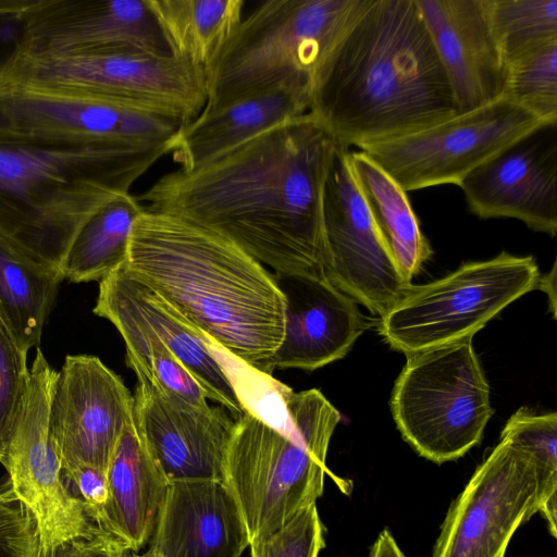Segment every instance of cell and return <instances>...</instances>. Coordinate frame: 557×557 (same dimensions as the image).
Wrapping results in <instances>:
<instances>
[{
    "label": "cell",
    "instance_id": "obj_1",
    "mask_svg": "<svg viewBox=\"0 0 557 557\" xmlns=\"http://www.w3.org/2000/svg\"><path fill=\"white\" fill-rule=\"evenodd\" d=\"M339 145L312 114L288 120L137 199L225 236L280 275H324L323 196Z\"/></svg>",
    "mask_w": 557,
    "mask_h": 557
},
{
    "label": "cell",
    "instance_id": "obj_2",
    "mask_svg": "<svg viewBox=\"0 0 557 557\" xmlns=\"http://www.w3.org/2000/svg\"><path fill=\"white\" fill-rule=\"evenodd\" d=\"M310 114L361 148L459 113L416 0H370L325 62Z\"/></svg>",
    "mask_w": 557,
    "mask_h": 557
},
{
    "label": "cell",
    "instance_id": "obj_3",
    "mask_svg": "<svg viewBox=\"0 0 557 557\" xmlns=\"http://www.w3.org/2000/svg\"><path fill=\"white\" fill-rule=\"evenodd\" d=\"M124 270L211 342L271 374L284 333L274 275L235 243L189 220L144 207Z\"/></svg>",
    "mask_w": 557,
    "mask_h": 557
},
{
    "label": "cell",
    "instance_id": "obj_4",
    "mask_svg": "<svg viewBox=\"0 0 557 557\" xmlns=\"http://www.w3.org/2000/svg\"><path fill=\"white\" fill-rule=\"evenodd\" d=\"M171 141L132 144L0 134V237L60 270L85 221L171 153Z\"/></svg>",
    "mask_w": 557,
    "mask_h": 557
},
{
    "label": "cell",
    "instance_id": "obj_5",
    "mask_svg": "<svg viewBox=\"0 0 557 557\" xmlns=\"http://www.w3.org/2000/svg\"><path fill=\"white\" fill-rule=\"evenodd\" d=\"M289 423L276 429L245 411L227 446L224 476L243 513L250 542L277 531L302 508L317 504L325 473L341 491L348 482L326 468L339 411L317 388L285 394Z\"/></svg>",
    "mask_w": 557,
    "mask_h": 557
},
{
    "label": "cell",
    "instance_id": "obj_6",
    "mask_svg": "<svg viewBox=\"0 0 557 557\" xmlns=\"http://www.w3.org/2000/svg\"><path fill=\"white\" fill-rule=\"evenodd\" d=\"M370 0H269L235 29L206 71L211 111L288 87L312 99L321 69Z\"/></svg>",
    "mask_w": 557,
    "mask_h": 557
},
{
    "label": "cell",
    "instance_id": "obj_7",
    "mask_svg": "<svg viewBox=\"0 0 557 557\" xmlns=\"http://www.w3.org/2000/svg\"><path fill=\"white\" fill-rule=\"evenodd\" d=\"M11 91L111 100L185 124L202 111L207 81L202 67L143 50L54 54L15 48L0 69V94Z\"/></svg>",
    "mask_w": 557,
    "mask_h": 557
},
{
    "label": "cell",
    "instance_id": "obj_8",
    "mask_svg": "<svg viewBox=\"0 0 557 557\" xmlns=\"http://www.w3.org/2000/svg\"><path fill=\"white\" fill-rule=\"evenodd\" d=\"M391 410L403 438L432 462L459 459L480 444L494 410L472 338L407 356Z\"/></svg>",
    "mask_w": 557,
    "mask_h": 557
},
{
    "label": "cell",
    "instance_id": "obj_9",
    "mask_svg": "<svg viewBox=\"0 0 557 557\" xmlns=\"http://www.w3.org/2000/svg\"><path fill=\"white\" fill-rule=\"evenodd\" d=\"M532 256H498L463 263L448 275L410 285L379 322V333L406 357L467 338L508 305L536 288Z\"/></svg>",
    "mask_w": 557,
    "mask_h": 557
},
{
    "label": "cell",
    "instance_id": "obj_10",
    "mask_svg": "<svg viewBox=\"0 0 557 557\" xmlns=\"http://www.w3.org/2000/svg\"><path fill=\"white\" fill-rule=\"evenodd\" d=\"M57 371L37 348L3 466L10 488L32 515L39 555L48 557L100 529L69 487L50 431V400Z\"/></svg>",
    "mask_w": 557,
    "mask_h": 557
},
{
    "label": "cell",
    "instance_id": "obj_11",
    "mask_svg": "<svg viewBox=\"0 0 557 557\" xmlns=\"http://www.w3.org/2000/svg\"><path fill=\"white\" fill-rule=\"evenodd\" d=\"M544 125L547 124L503 97L359 150L407 193L438 185L459 186L479 165Z\"/></svg>",
    "mask_w": 557,
    "mask_h": 557
},
{
    "label": "cell",
    "instance_id": "obj_12",
    "mask_svg": "<svg viewBox=\"0 0 557 557\" xmlns=\"http://www.w3.org/2000/svg\"><path fill=\"white\" fill-rule=\"evenodd\" d=\"M539 509L531 457L499 438L450 504L432 557H505L516 531Z\"/></svg>",
    "mask_w": 557,
    "mask_h": 557
},
{
    "label": "cell",
    "instance_id": "obj_13",
    "mask_svg": "<svg viewBox=\"0 0 557 557\" xmlns=\"http://www.w3.org/2000/svg\"><path fill=\"white\" fill-rule=\"evenodd\" d=\"M350 149L339 146L323 196V274L372 314L383 317L411 285L401 275L358 187Z\"/></svg>",
    "mask_w": 557,
    "mask_h": 557
},
{
    "label": "cell",
    "instance_id": "obj_14",
    "mask_svg": "<svg viewBox=\"0 0 557 557\" xmlns=\"http://www.w3.org/2000/svg\"><path fill=\"white\" fill-rule=\"evenodd\" d=\"M133 404L122 379L98 357L66 356L50 400V431L62 471L88 466L107 472L133 418Z\"/></svg>",
    "mask_w": 557,
    "mask_h": 557
},
{
    "label": "cell",
    "instance_id": "obj_15",
    "mask_svg": "<svg viewBox=\"0 0 557 557\" xmlns=\"http://www.w3.org/2000/svg\"><path fill=\"white\" fill-rule=\"evenodd\" d=\"M133 421L166 481L223 480L235 417L199 407L137 377Z\"/></svg>",
    "mask_w": 557,
    "mask_h": 557
},
{
    "label": "cell",
    "instance_id": "obj_16",
    "mask_svg": "<svg viewBox=\"0 0 557 557\" xmlns=\"http://www.w3.org/2000/svg\"><path fill=\"white\" fill-rule=\"evenodd\" d=\"M15 48L54 54L135 49L172 55L147 0H33Z\"/></svg>",
    "mask_w": 557,
    "mask_h": 557
},
{
    "label": "cell",
    "instance_id": "obj_17",
    "mask_svg": "<svg viewBox=\"0 0 557 557\" xmlns=\"http://www.w3.org/2000/svg\"><path fill=\"white\" fill-rule=\"evenodd\" d=\"M556 126L537 128L465 177L459 187L472 214L517 219L535 232L556 235Z\"/></svg>",
    "mask_w": 557,
    "mask_h": 557
},
{
    "label": "cell",
    "instance_id": "obj_18",
    "mask_svg": "<svg viewBox=\"0 0 557 557\" xmlns=\"http://www.w3.org/2000/svg\"><path fill=\"white\" fill-rule=\"evenodd\" d=\"M17 132L83 140L159 144L170 141L183 123L125 103L30 91L0 94Z\"/></svg>",
    "mask_w": 557,
    "mask_h": 557
},
{
    "label": "cell",
    "instance_id": "obj_19",
    "mask_svg": "<svg viewBox=\"0 0 557 557\" xmlns=\"http://www.w3.org/2000/svg\"><path fill=\"white\" fill-rule=\"evenodd\" d=\"M285 297L275 369L313 371L345 357L367 327L356 302L324 275L273 274Z\"/></svg>",
    "mask_w": 557,
    "mask_h": 557
},
{
    "label": "cell",
    "instance_id": "obj_20",
    "mask_svg": "<svg viewBox=\"0 0 557 557\" xmlns=\"http://www.w3.org/2000/svg\"><path fill=\"white\" fill-rule=\"evenodd\" d=\"M459 113L504 97L506 63L484 0H416Z\"/></svg>",
    "mask_w": 557,
    "mask_h": 557
},
{
    "label": "cell",
    "instance_id": "obj_21",
    "mask_svg": "<svg viewBox=\"0 0 557 557\" xmlns=\"http://www.w3.org/2000/svg\"><path fill=\"white\" fill-rule=\"evenodd\" d=\"M249 545L243 513L223 480L169 483L150 541L160 557H242Z\"/></svg>",
    "mask_w": 557,
    "mask_h": 557
},
{
    "label": "cell",
    "instance_id": "obj_22",
    "mask_svg": "<svg viewBox=\"0 0 557 557\" xmlns=\"http://www.w3.org/2000/svg\"><path fill=\"white\" fill-rule=\"evenodd\" d=\"M98 294L112 299L151 329L208 399L227 409L236 419L245 412L209 338L158 294L131 276L124 268L100 281Z\"/></svg>",
    "mask_w": 557,
    "mask_h": 557
},
{
    "label": "cell",
    "instance_id": "obj_23",
    "mask_svg": "<svg viewBox=\"0 0 557 557\" xmlns=\"http://www.w3.org/2000/svg\"><path fill=\"white\" fill-rule=\"evenodd\" d=\"M310 106L308 95L282 87L215 110H202L174 135L170 154L178 169H197L288 120L309 113Z\"/></svg>",
    "mask_w": 557,
    "mask_h": 557
},
{
    "label": "cell",
    "instance_id": "obj_24",
    "mask_svg": "<svg viewBox=\"0 0 557 557\" xmlns=\"http://www.w3.org/2000/svg\"><path fill=\"white\" fill-rule=\"evenodd\" d=\"M102 531L133 552L150 543L169 486L140 438L133 418L125 425L108 469Z\"/></svg>",
    "mask_w": 557,
    "mask_h": 557
},
{
    "label": "cell",
    "instance_id": "obj_25",
    "mask_svg": "<svg viewBox=\"0 0 557 557\" xmlns=\"http://www.w3.org/2000/svg\"><path fill=\"white\" fill-rule=\"evenodd\" d=\"M349 158L371 216L401 275L411 283L433 251L407 191L362 150H350Z\"/></svg>",
    "mask_w": 557,
    "mask_h": 557
},
{
    "label": "cell",
    "instance_id": "obj_26",
    "mask_svg": "<svg viewBox=\"0 0 557 557\" xmlns=\"http://www.w3.org/2000/svg\"><path fill=\"white\" fill-rule=\"evenodd\" d=\"M147 1L171 54L205 70L244 17V0Z\"/></svg>",
    "mask_w": 557,
    "mask_h": 557
},
{
    "label": "cell",
    "instance_id": "obj_27",
    "mask_svg": "<svg viewBox=\"0 0 557 557\" xmlns=\"http://www.w3.org/2000/svg\"><path fill=\"white\" fill-rule=\"evenodd\" d=\"M129 193L116 195L82 225L60 265L61 275L73 283L102 281L125 267L131 233L143 212Z\"/></svg>",
    "mask_w": 557,
    "mask_h": 557
},
{
    "label": "cell",
    "instance_id": "obj_28",
    "mask_svg": "<svg viewBox=\"0 0 557 557\" xmlns=\"http://www.w3.org/2000/svg\"><path fill=\"white\" fill-rule=\"evenodd\" d=\"M62 280L0 237V310L26 352L40 344Z\"/></svg>",
    "mask_w": 557,
    "mask_h": 557
},
{
    "label": "cell",
    "instance_id": "obj_29",
    "mask_svg": "<svg viewBox=\"0 0 557 557\" xmlns=\"http://www.w3.org/2000/svg\"><path fill=\"white\" fill-rule=\"evenodd\" d=\"M92 311L109 320L119 331L126 348V364L137 377H145L163 392L196 406L209 405L199 384L144 322L100 294Z\"/></svg>",
    "mask_w": 557,
    "mask_h": 557
},
{
    "label": "cell",
    "instance_id": "obj_30",
    "mask_svg": "<svg viewBox=\"0 0 557 557\" xmlns=\"http://www.w3.org/2000/svg\"><path fill=\"white\" fill-rule=\"evenodd\" d=\"M532 459L539 484L540 509L548 533L557 537V413L518 409L506 422L500 437Z\"/></svg>",
    "mask_w": 557,
    "mask_h": 557
},
{
    "label": "cell",
    "instance_id": "obj_31",
    "mask_svg": "<svg viewBox=\"0 0 557 557\" xmlns=\"http://www.w3.org/2000/svg\"><path fill=\"white\" fill-rule=\"evenodd\" d=\"M491 32L507 64L557 39V0H484Z\"/></svg>",
    "mask_w": 557,
    "mask_h": 557
},
{
    "label": "cell",
    "instance_id": "obj_32",
    "mask_svg": "<svg viewBox=\"0 0 557 557\" xmlns=\"http://www.w3.org/2000/svg\"><path fill=\"white\" fill-rule=\"evenodd\" d=\"M504 97L546 124H557V39L506 64Z\"/></svg>",
    "mask_w": 557,
    "mask_h": 557
},
{
    "label": "cell",
    "instance_id": "obj_33",
    "mask_svg": "<svg viewBox=\"0 0 557 557\" xmlns=\"http://www.w3.org/2000/svg\"><path fill=\"white\" fill-rule=\"evenodd\" d=\"M29 380L27 352L0 310V462L3 463Z\"/></svg>",
    "mask_w": 557,
    "mask_h": 557
},
{
    "label": "cell",
    "instance_id": "obj_34",
    "mask_svg": "<svg viewBox=\"0 0 557 557\" xmlns=\"http://www.w3.org/2000/svg\"><path fill=\"white\" fill-rule=\"evenodd\" d=\"M251 557H319L325 547V527L317 504L295 513L274 533L250 542Z\"/></svg>",
    "mask_w": 557,
    "mask_h": 557
},
{
    "label": "cell",
    "instance_id": "obj_35",
    "mask_svg": "<svg viewBox=\"0 0 557 557\" xmlns=\"http://www.w3.org/2000/svg\"><path fill=\"white\" fill-rule=\"evenodd\" d=\"M35 521L12 490L0 493V557H38Z\"/></svg>",
    "mask_w": 557,
    "mask_h": 557
},
{
    "label": "cell",
    "instance_id": "obj_36",
    "mask_svg": "<svg viewBox=\"0 0 557 557\" xmlns=\"http://www.w3.org/2000/svg\"><path fill=\"white\" fill-rule=\"evenodd\" d=\"M62 472L71 491L83 503L89 519L102 530L108 502L106 472L88 466H79Z\"/></svg>",
    "mask_w": 557,
    "mask_h": 557
},
{
    "label": "cell",
    "instance_id": "obj_37",
    "mask_svg": "<svg viewBox=\"0 0 557 557\" xmlns=\"http://www.w3.org/2000/svg\"><path fill=\"white\" fill-rule=\"evenodd\" d=\"M132 550L102 530L69 543L48 557H131Z\"/></svg>",
    "mask_w": 557,
    "mask_h": 557
},
{
    "label": "cell",
    "instance_id": "obj_38",
    "mask_svg": "<svg viewBox=\"0 0 557 557\" xmlns=\"http://www.w3.org/2000/svg\"><path fill=\"white\" fill-rule=\"evenodd\" d=\"M33 0H0V69L22 35V17Z\"/></svg>",
    "mask_w": 557,
    "mask_h": 557
},
{
    "label": "cell",
    "instance_id": "obj_39",
    "mask_svg": "<svg viewBox=\"0 0 557 557\" xmlns=\"http://www.w3.org/2000/svg\"><path fill=\"white\" fill-rule=\"evenodd\" d=\"M368 557H406L394 535L383 529L370 547Z\"/></svg>",
    "mask_w": 557,
    "mask_h": 557
},
{
    "label": "cell",
    "instance_id": "obj_40",
    "mask_svg": "<svg viewBox=\"0 0 557 557\" xmlns=\"http://www.w3.org/2000/svg\"><path fill=\"white\" fill-rule=\"evenodd\" d=\"M536 288L548 296L550 311L553 317L556 318V262L550 272L540 275Z\"/></svg>",
    "mask_w": 557,
    "mask_h": 557
},
{
    "label": "cell",
    "instance_id": "obj_41",
    "mask_svg": "<svg viewBox=\"0 0 557 557\" xmlns=\"http://www.w3.org/2000/svg\"><path fill=\"white\" fill-rule=\"evenodd\" d=\"M14 122L7 111V109L0 103V134L15 132Z\"/></svg>",
    "mask_w": 557,
    "mask_h": 557
},
{
    "label": "cell",
    "instance_id": "obj_42",
    "mask_svg": "<svg viewBox=\"0 0 557 557\" xmlns=\"http://www.w3.org/2000/svg\"><path fill=\"white\" fill-rule=\"evenodd\" d=\"M131 557H160L153 549H151L150 547L144 552V553H138V552H133L131 553Z\"/></svg>",
    "mask_w": 557,
    "mask_h": 557
}]
</instances>
